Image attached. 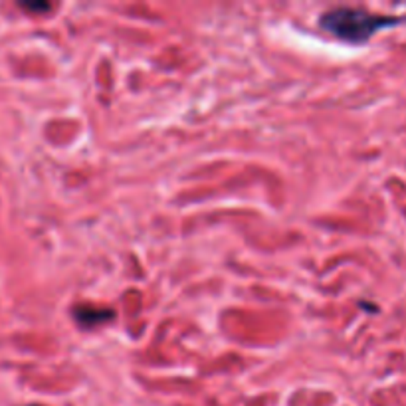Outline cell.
I'll return each instance as SVG.
<instances>
[{
    "label": "cell",
    "instance_id": "cell-1",
    "mask_svg": "<svg viewBox=\"0 0 406 406\" xmlns=\"http://www.w3.org/2000/svg\"><path fill=\"white\" fill-rule=\"evenodd\" d=\"M406 18L392 16H377L362 9H351V6H339L331 9L321 14L319 26L325 30L327 34L335 36L349 44H365L379 30L389 26H397L405 22Z\"/></svg>",
    "mask_w": 406,
    "mask_h": 406
},
{
    "label": "cell",
    "instance_id": "cell-2",
    "mask_svg": "<svg viewBox=\"0 0 406 406\" xmlns=\"http://www.w3.org/2000/svg\"><path fill=\"white\" fill-rule=\"evenodd\" d=\"M73 315H76V319L80 321L81 325L91 327L109 321L111 315H113V311L103 308H91V305H78V308L73 309Z\"/></svg>",
    "mask_w": 406,
    "mask_h": 406
},
{
    "label": "cell",
    "instance_id": "cell-3",
    "mask_svg": "<svg viewBox=\"0 0 406 406\" xmlns=\"http://www.w3.org/2000/svg\"><path fill=\"white\" fill-rule=\"evenodd\" d=\"M22 6H24L26 10H50L52 9L50 4H30V2H24Z\"/></svg>",
    "mask_w": 406,
    "mask_h": 406
},
{
    "label": "cell",
    "instance_id": "cell-4",
    "mask_svg": "<svg viewBox=\"0 0 406 406\" xmlns=\"http://www.w3.org/2000/svg\"><path fill=\"white\" fill-rule=\"evenodd\" d=\"M30 406H40V405H30Z\"/></svg>",
    "mask_w": 406,
    "mask_h": 406
}]
</instances>
